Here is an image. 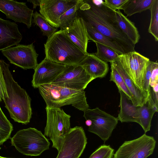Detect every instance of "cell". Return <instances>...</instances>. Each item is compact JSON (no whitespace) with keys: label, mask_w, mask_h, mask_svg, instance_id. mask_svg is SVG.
Masks as SVG:
<instances>
[{"label":"cell","mask_w":158,"mask_h":158,"mask_svg":"<svg viewBox=\"0 0 158 158\" xmlns=\"http://www.w3.org/2000/svg\"><path fill=\"white\" fill-rule=\"evenodd\" d=\"M84 1L80 9L86 22L122 48L125 53L135 51V45L118 24L115 11L106 6L103 0Z\"/></svg>","instance_id":"1"},{"label":"cell","mask_w":158,"mask_h":158,"mask_svg":"<svg viewBox=\"0 0 158 158\" xmlns=\"http://www.w3.org/2000/svg\"><path fill=\"white\" fill-rule=\"evenodd\" d=\"M1 62L8 96L3 101L5 106L15 121L27 124L30 122L32 114L31 98L14 79L9 64L2 60Z\"/></svg>","instance_id":"2"},{"label":"cell","mask_w":158,"mask_h":158,"mask_svg":"<svg viewBox=\"0 0 158 158\" xmlns=\"http://www.w3.org/2000/svg\"><path fill=\"white\" fill-rule=\"evenodd\" d=\"M45 58L64 65L78 64L85 54L70 40L66 30H60L48 38L44 44Z\"/></svg>","instance_id":"3"},{"label":"cell","mask_w":158,"mask_h":158,"mask_svg":"<svg viewBox=\"0 0 158 158\" xmlns=\"http://www.w3.org/2000/svg\"><path fill=\"white\" fill-rule=\"evenodd\" d=\"M38 88L46 107L60 108L67 105L83 112L89 109L84 90H78L52 84L40 85Z\"/></svg>","instance_id":"4"},{"label":"cell","mask_w":158,"mask_h":158,"mask_svg":"<svg viewBox=\"0 0 158 158\" xmlns=\"http://www.w3.org/2000/svg\"><path fill=\"white\" fill-rule=\"evenodd\" d=\"M10 139L11 145L19 152L31 156H40L50 144L41 131L34 128L19 130Z\"/></svg>","instance_id":"5"},{"label":"cell","mask_w":158,"mask_h":158,"mask_svg":"<svg viewBox=\"0 0 158 158\" xmlns=\"http://www.w3.org/2000/svg\"><path fill=\"white\" fill-rule=\"evenodd\" d=\"M47 123L44 135L52 143V147L60 151L65 137L71 128V116L60 108L46 106Z\"/></svg>","instance_id":"6"},{"label":"cell","mask_w":158,"mask_h":158,"mask_svg":"<svg viewBox=\"0 0 158 158\" xmlns=\"http://www.w3.org/2000/svg\"><path fill=\"white\" fill-rule=\"evenodd\" d=\"M84 112L83 117L85 119L89 120L92 122L88 131L98 135L105 143L116 127L118 121L117 118L98 107L89 108Z\"/></svg>","instance_id":"7"},{"label":"cell","mask_w":158,"mask_h":158,"mask_svg":"<svg viewBox=\"0 0 158 158\" xmlns=\"http://www.w3.org/2000/svg\"><path fill=\"white\" fill-rule=\"evenodd\" d=\"M156 143L153 137L144 134L125 141L114 154V158H147L153 153Z\"/></svg>","instance_id":"8"},{"label":"cell","mask_w":158,"mask_h":158,"mask_svg":"<svg viewBox=\"0 0 158 158\" xmlns=\"http://www.w3.org/2000/svg\"><path fill=\"white\" fill-rule=\"evenodd\" d=\"M117 60L135 84L143 90L141 84L149 59L135 51L120 55Z\"/></svg>","instance_id":"9"},{"label":"cell","mask_w":158,"mask_h":158,"mask_svg":"<svg viewBox=\"0 0 158 158\" xmlns=\"http://www.w3.org/2000/svg\"><path fill=\"white\" fill-rule=\"evenodd\" d=\"M10 62L25 70H35L38 64L39 56L33 43L27 45L18 44L1 51Z\"/></svg>","instance_id":"10"},{"label":"cell","mask_w":158,"mask_h":158,"mask_svg":"<svg viewBox=\"0 0 158 158\" xmlns=\"http://www.w3.org/2000/svg\"><path fill=\"white\" fill-rule=\"evenodd\" d=\"M87 143V139L81 127L71 128L65 137L56 158H79Z\"/></svg>","instance_id":"11"},{"label":"cell","mask_w":158,"mask_h":158,"mask_svg":"<svg viewBox=\"0 0 158 158\" xmlns=\"http://www.w3.org/2000/svg\"><path fill=\"white\" fill-rule=\"evenodd\" d=\"M94 79L81 66L66 65L64 71L52 84L73 89L84 90Z\"/></svg>","instance_id":"12"},{"label":"cell","mask_w":158,"mask_h":158,"mask_svg":"<svg viewBox=\"0 0 158 158\" xmlns=\"http://www.w3.org/2000/svg\"><path fill=\"white\" fill-rule=\"evenodd\" d=\"M79 0H40L39 12L52 26L59 27V19Z\"/></svg>","instance_id":"13"},{"label":"cell","mask_w":158,"mask_h":158,"mask_svg":"<svg viewBox=\"0 0 158 158\" xmlns=\"http://www.w3.org/2000/svg\"><path fill=\"white\" fill-rule=\"evenodd\" d=\"M65 67V65L44 58L34 70L31 81L32 86L37 88L40 85L52 84L61 74Z\"/></svg>","instance_id":"14"},{"label":"cell","mask_w":158,"mask_h":158,"mask_svg":"<svg viewBox=\"0 0 158 158\" xmlns=\"http://www.w3.org/2000/svg\"><path fill=\"white\" fill-rule=\"evenodd\" d=\"M0 11L15 22L25 24L28 28L31 26L33 10L29 8L26 3L13 0H0Z\"/></svg>","instance_id":"15"},{"label":"cell","mask_w":158,"mask_h":158,"mask_svg":"<svg viewBox=\"0 0 158 158\" xmlns=\"http://www.w3.org/2000/svg\"><path fill=\"white\" fill-rule=\"evenodd\" d=\"M22 38L17 24L0 18V51L19 44Z\"/></svg>","instance_id":"16"},{"label":"cell","mask_w":158,"mask_h":158,"mask_svg":"<svg viewBox=\"0 0 158 158\" xmlns=\"http://www.w3.org/2000/svg\"><path fill=\"white\" fill-rule=\"evenodd\" d=\"M70 40L85 54H87L89 41L85 22L77 16L66 29Z\"/></svg>","instance_id":"17"},{"label":"cell","mask_w":158,"mask_h":158,"mask_svg":"<svg viewBox=\"0 0 158 158\" xmlns=\"http://www.w3.org/2000/svg\"><path fill=\"white\" fill-rule=\"evenodd\" d=\"M123 78L132 96L131 102L136 107L141 106L148 101L149 93L139 88L122 68L117 59L110 62Z\"/></svg>","instance_id":"18"},{"label":"cell","mask_w":158,"mask_h":158,"mask_svg":"<svg viewBox=\"0 0 158 158\" xmlns=\"http://www.w3.org/2000/svg\"><path fill=\"white\" fill-rule=\"evenodd\" d=\"M78 65L94 79L105 77L109 70L107 63L102 61L92 53H88Z\"/></svg>","instance_id":"19"},{"label":"cell","mask_w":158,"mask_h":158,"mask_svg":"<svg viewBox=\"0 0 158 158\" xmlns=\"http://www.w3.org/2000/svg\"><path fill=\"white\" fill-rule=\"evenodd\" d=\"M120 94V110L117 118L121 122H135L138 107L135 106L131 99L122 91Z\"/></svg>","instance_id":"20"},{"label":"cell","mask_w":158,"mask_h":158,"mask_svg":"<svg viewBox=\"0 0 158 158\" xmlns=\"http://www.w3.org/2000/svg\"><path fill=\"white\" fill-rule=\"evenodd\" d=\"M158 110V107L148 100L142 106L138 107L135 122L141 126L145 133L150 131L152 117Z\"/></svg>","instance_id":"21"},{"label":"cell","mask_w":158,"mask_h":158,"mask_svg":"<svg viewBox=\"0 0 158 158\" xmlns=\"http://www.w3.org/2000/svg\"><path fill=\"white\" fill-rule=\"evenodd\" d=\"M117 20L122 30L135 45L140 39V35L134 23L125 16L120 10L115 11Z\"/></svg>","instance_id":"22"},{"label":"cell","mask_w":158,"mask_h":158,"mask_svg":"<svg viewBox=\"0 0 158 158\" xmlns=\"http://www.w3.org/2000/svg\"><path fill=\"white\" fill-rule=\"evenodd\" d=\"M85 22L89 40L106 45L115 51L119 55L125 54L123 50L108 38L97 31L90 24Z\"/></svg>","instance_id":"23"},{"label":"cell","mask_w":158,"mask_h":158,"mask_svg":"<svg viewBox=\"0 0 158 158\" xmlns=\"http://www.w3.org/2000/svg\"><path fill=\"white\" fill-rule=\"evenodd\" d=\"M153 0H127L122 9L127 16L130 17L149 9Z\"/></svg>","instance_id":"24"},{"label":"cell","mask_w":158,"mask_h":158,"mask_svg":"<svg viewBox=\"0 0 158 158\" xmlns=\"http://www.w3.org/2000/svg\"><path fill=\"white\" fill-rule=\"evenodd\" d=\"M85 3L84 0H79L74 6L64 13L59 19V27L60 30L67 29L78 16L77 11Z\"/></svg>","instance_id":"25"},{"label":"cell","mask_w":158,"mask_h":158,"mask_svg":"<svg viewBox=\"0 0 158 158\" xmlns=\"http://www.w3.org/2000/svg\"><path fill=\"white\" fill-rule=\"evenodd\" d=\"M97 52L92 54L102 61L107 63L114 61L120 55L109 47L98 42H95Z\"/></svg>","instance_id":"26"},{"label":"cell","mask_w":158,"mask_h":158,"mask_svg":"<svg viewBox=\"0 0 158 158\" xmlns=\"http://www.w3.org/2000/svg\"><path fill=\"white\" fill-rule=\"evenodd\" d=\"M32 17V22L40 27L43 35L46 36L48 38L57 31V28L50 25L44 18L37 11L33 13Z\"/></svg>","instance_id":"27"},{"label":"cell","mask_w":158,"mask_h":158,"mask_svg":"<svg viewBox=\"0 0 158 158\" xmlns=\"http://www.w3.org/2000/svg\"><path fill=\"white\" fill-rule=\"evenodd\" d=\"M13 131L12 124L7 119L0 106V146L10 139Z\"/></svg>","instance_id":"28"},{"label":"cell","mask_w":158,"mask_h":158,"mask_svg":"<svg viewBox=\"0 0 158 158\" xmlns=\"http://www.w3.org/2000/svg\"><path fill=\"white\" fill-rule=\"evenodd\" d=\"M151 12V20L148 32L158 41V0H153L149 9Z\"/></svg>","instance_id":"29"},{"label":"cell","mask_w":158,"mask_h":158,"mask_svg":"<svg viewBox=\"0 0 158 158\" xmlns=\"http://www.w3.org/2000/svg\"><path fill=\"white\" fill-rule=\"evenodd\" d=\"M110 66L111 71L110 81L114 82L118 89L123 92L131 100V95L122 77L112 65L110 64Z\"/></svg>","instance_id":"30"},{"label":"cell","mask_w":158,"mask_h":158,"mask_svg":"<svg viewBox=\"0 0 158 158\" xmlns=\"http://www.w3.org/2000/svg\"><path fill=\"white\" fill-rule=\"evenodd\" d=\"M158 66L157 61L156 62L150 60L147 66L141 84V88L144 91L149 93L150 80L154 69Z\"/></svg>","instance_id":"31"},{"label":"cell","mask_w":158,"mask_h":158,"mask_svg":"<svg viewBox=\"0 0 158 158\" xmlns=\"http://www.w3.org/2000/svg\"><path fill=\"white\" fill-rule=\"evenodd\" d=\"M114 151L110 145H102L96 149L89 158H112Z\"/></svg>","instance_id":"32"},{"label":"cell","mask_w":158,"mask_h":158,"mask_svg":"<svg viewBox=\"0 0 158 158\" xmlns=\"http://www.w3.org/2000/svg\"><path fill=\"white\" fill-rule=\"evenodd\" d=\"M127 0H105L103 1L105 5L114 11L122 10Z\"/></svg>","instance_id":"33"},{"label":"cell","mask_w":158,"mask_h":158,"mask_svg":"<svg viewBox=\"0 0 158 158\" xmlns=\"http://www.w3.org/2000/svg\"><path fill=\"white\" fill-rule=\"evenodd\" d=\"M8 97L0 59V102Z\"/></svg>","instance_id":"34"},{"label":"cell","mask_w":158,"mask_h":158,"mask_svg":"<svg viewBox=\"0 0 158 158\" xmlns=\"http://www.w3.org/2000/svg\"><path fill=\"white\" fill-rule=\"evenodd\" d=\"M158 66L153 70L150 80V85L153 87L158 85Z\"/></svg>","instance_id":"35"},{"label":"cell","mask_w":158,"mask_h":158,"mask_svg":"<svg viewBox=\"0 0 158 158\" xmlns=\"http://www.w3.org/2000/svg\"><path fill=\"white\" fill-rule=\"evenodd\" d=\"M27 1L31 3L33 5V8L35 9L37 6H40V0H27Z\"/></svg>","instance_id":"36"},{"label":"cell","mask_w":158,"mask_h":158,"mask_svg":"<svg viewBox=\"0 0 158 158\" xmlns=\"http://www.w3.org/2000/svg\"><path fill=\"white\" fill-rule=\"evenodd\" d=\"M85 124L89 127L92 124L91 121L89 119H87L85 122Z\"/></svg>","instance_id":"37"},{"label":"cell","mask_w":158,"mask_h":158,"mask_svg":"<svg viewBox=\"0 0 158 158\" xmlns=\"http://www.w3.org/2000/svg\"><path fill=\"white\" fill-rule=\"evenodd\" d=\"M0 158H6V157H2L0 156Z\"/></svg>","instance_id":"38"},{"label":"cell","mask_w":158,"mask_h":158,"mask_svg":"<svg viewBox=\"0 0 158 158\" xmlns=\"http://www.w3.org/2000/svg\"><path fill=\"white\" fill-rule=\"evenodd\" d=\"M1 149V148L0 147V150Z\"/></svg>","instance_id":"39"}]
</instances>
